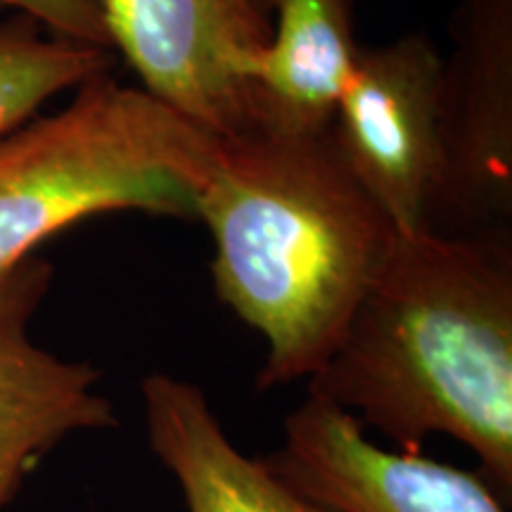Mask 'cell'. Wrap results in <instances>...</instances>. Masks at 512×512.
<instances>
[{
	"mask_svg": "<svg viewBox=\"0 0 512 512\" xmlns=\"http://www.w3.org/2000/svg\"><path fill=\"white\" fill-rule=\"evenodd\" d=\"M309 396L422 453L446 434L512 498V233H396Z\"/></svg>",
	"mask_w": 512,
	"mask_h": 512,
	"instance_id": "obj_1",
	"label": "cell"
},
{
	"mask_svg": "<svg viewBox=\"0 0 512 512\" xmlns=\"http://www.w3.org/2000/svg\"><path fill=\"white\" fill-rule=\"evenodd\" d=\"M195 219L216 297L266 339L261 392L323 368L396 238L330 131L216 138Z\"/></svg>",
	"mask_w": 512,
	"mask_h": 512,
	"instance_id": "obj_2",
	"label": "cell"
},
{
	"mask_svg": "<svg viewBox=\"0 0 512 512\" xmlns=\"http://www.w3.org/2000/svg\"><path fill=\"white\" fill-rule=\"evenodd\" d=\"M216 138L100 74L72 102L0 138V273L64 228L112 211L195 219Z\"/></svg>",
	"mask_w": 512,
	"mask_h": 512,
	"instance_id": "obj_3",
	"label": "cell"
},
{
	"mask_svg": "<svg viewBox=\"0 0 512 512\" xmlns=\"http://www.w3.org/2000/svg\"><path fill=\"white\" fill-rule=\"evenodd\" d=\"M448 34L430 230L512 233V0H458Z\"/></svg>",
	"mask_w": 512,
	"mask_h": 512,
	"instance_id": "obj_4",
	"label": "cell"
},
{
	"mask_svg": "<svg viewBox=\"0 0 512 512\" xmlns=\"http://www.w3.org/2000/svg\"><path fill=\"white\" fill-rule=\"evenodd\" d=\"M112 50L140 88L214 138L256 124L254 69L273 34L271 0H105Z\"/></svg>",
	"mask_w": 512,
	"mask_h": 512,
	"instance_id": "obj_5",
	"label": "cell"
},
{
	"mask_svg": "<svg viewBox=\"0 0 512 512\" xmlns=\"http://www.w3.org/2000/svg\"><path fill=\"white\" fill-rule=\"evenodd\" d=\"M441 53L427 34L361 46L330 124L344 164L396 233L430 230L439 181Z\"/></svg>",
	"mask_w": 512,
	"mask_h": 512,
	"instance_id": "obj_6",
	"label": "cell"
},
{
	"mask_svg": "<svg viewBox=\"0 0 512 512\" xmlns=\"http://www.w3.org/2000/svg\"><path fill=\"white\" fill-rule=\"evenodd\" d=\"M299 496L335 512H508L479 472L373 444L354 415L306 396L261 456Z\"/></svg>",
	"mask_w": 512,
	"mask_h": 512,
	"instance_id": "obj_7",
	"label": "cell"
},
{
	"mask_svg": "<svg viewBox=\"0 0 512 512\" xmlns=\"http://www.w3.org/2000/svg\"><path fill=\"white\" fill-rule=\"evenodd\" d=\"M53 275L38 254L0 273V512L57 444L119 427L112 401L98 392L100 370L64 361L29 335Z\"/></svg>",
	"mask_w": 512,
	"mask_h": 512,
	"instance_id": "obj_8",
	"label": "cell"
},
{
	"mask_svg": "<svg viewBox=\"0 0 512 512\" xmlns=\"http://www.w3.org/2000/svg\"><path fill=\"white\" fill-rule=\"evenodd\" d=\"M147 444L176 477L188 512H335L299 496L223 430L197 384L169 373L140 380Z\"/></svg>",
	"mask_w": 512,
	"mask_h": 512,
	"instance_id": "obj_9",
	"label": "cell"
},
{
	"mask_svg": "<svg viewBox=\"0 0 512 512\" xmlns=\"http://www.w3.org/2000/svg\"><path fill=\"white\" fill-rule=\"evenodd\" d=\"M273 34L254 69L256 124L330 131L358 57L351 0H271Z\"/></svg>",
	"mask_w": 512,
	"mask_h": 512,
	"instance_id": "obj_10",
	"label": "cell"
},
{
	"mask_svg": "<svg viewBox=\"0 0 512 512\" xmlns=\"http://www.w3.org/2000/svg\"><path fill=\"white\" fill-rule=\"evenodd\" d=\"M114 53L50 36L36 19L0 22V138L31 121L55 95L110 74Z\"/></svg>",
	"mask_w": 512,
	"mask_h": 512,
	"instance_id": "obj_11",
	"label": "cell"
},
{
	"mask_svg": "<svg viewBox=\"0 0 512 512\" xmlns=\"http://www.w3.org/2000/svg\"><path fill=\"white\" fill-rule=\"evenodd\" d=\"M0 8L36 19L50 36L112 50L105 0H0Z\"/></svg>",
	"mask_w": 512,
	"mask_h": 512,
	"instance_id": "obj_12",
	"label": "cell"
}]
</instances>
